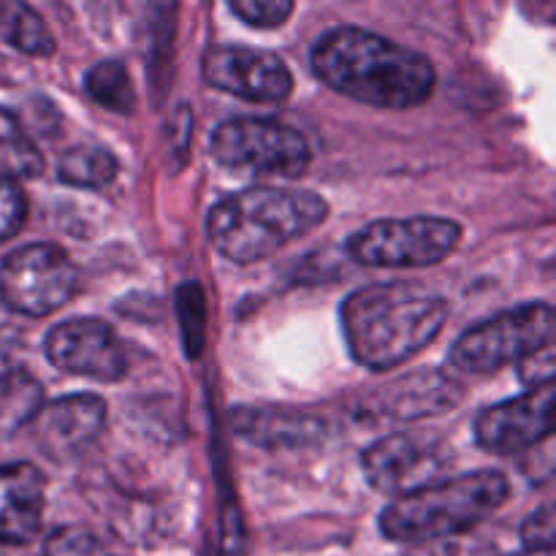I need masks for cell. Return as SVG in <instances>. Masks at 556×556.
Masks as SVG:
<instances>
[{
	"label": "cell",
	"instance_id": "22",
	"mask_svg": "<svg viewBox=\"0 0 556 556\" xmlns=\"http://www.w3.org/2000/svg\"><path fill=\"white\" fill-rule=\"evenodd\" d=\"M27 342L14 326H0V396L9 394L25 378Z\"/></svg>",
	"mask_w": 556,
	"mask_h": 556
},
{
	"label": "cell",
	"instance_id": "12",
	"mask_svg": "<svg viewBox=\"0 0 556 556\" xmlns=\"http://www.w3.org/2000/svg\"><path fill=\"white\" fill-rule=\"evenodd\" d=\"M554 432V383L538 386L516 400L483 407L476 418L478 448L492 456H516Z\"/></svg>",
	"mask_w": 556,
	"mask_h": 556
},
{
	"label": "cell",
	"instance_id": "25",
	"mask_svg": "<svg viewBox=\"0 0 556 556\" xmlns=\"http://www.w3.org/2000/svg\"><path fill=\"white\" fill-rule=\"evenodd\" d=\"M521 541L530 552L548 554L554 548V510L552 505H543L541 510L530 516L521 527Z\"/></svg>",
	"mask_w": 556,
	"mask_h": 556
},
{
	"label": "cell",
	"instance_id": "6",
	"mask_svg": "<svg viewBox=\"0 0 556 556\" xmlns=\"http://www.w3.org/2000/svg\"><path fill=\"white\" fill-rule=\"evenodd\" d=\"M212 155L233 172L299 179L313 163V147L302 130L280 119L231 117L212 134Z\"/></svg>",
	"mask_w": 556,
	"mask_h": 556
},
{
	"label": "cell",
	"instance_id": "1",
	"mask_svg": "<svg viewBox=\"0 0 556 556\" xmlns=\"http://www.w3.org/2000/svg\"><path fill=\"white\" fill-rule=\"evenodd\" d=\"M313 74L340 96L375 109H416L432 98L438 74L427 54L364 27L326 30L309 52Z\"/></svg>",
	"mask_w": 556,
	"mask_h": 556
},
{
	"label": "cell",
	"instance_id": "5",
	"mask_svg": "<svg viewBox=\"0 0 556 556\" xmlns=\"http://www.w3.org/2000/svg\"><path fill=\"white\" fill-rule=\"evenodd\" d=\"M554 345V307L546 302L521 304L516 309L481 320L451 348V367L470 375L500 372L508 364L527 362Z\"/></svg>",
	"mask_w": 556,
	"mask_h": 556
},
{
	"label": "cell",
	"instance_id": "21",
	"mask_svg": "<svg viewBox=\"0 0 556 556\" xmlns=\"http://www.w3.org/2000/svg\"><path fill=\"white\" fill-rule=\"evenodd\" d=\"M43 556H114L101 543V538L92 535L85 527H60L43 543Z\"/></svg>",
	"mask_w": 556,
	"mask_h": 556
},
{
	"label": "cell",
	"instance_id": "4",
	"mask_svg": "<svg viewBox=\"0 0 556 556\" xmlns=\"http://www.w3.org/2000/svg\"><path fill=\"white\" fill-rule=\"evenodd\" d=\"M508 497L510 483L497 470L443 478L432 486L396 497L380 514V532L394 543L445 541L481 527Z\"/></svg>",
	"mask_w": 556,
	"mask_h": 556
},
{
	"label": "cell",
	"instance_id": "3",
	"mask_svg": "<svg viewBox=\"0 0 556 556\" xmlns=\"http://www.w3.org/2000/svg\"><path fill=\"white\" fill-rule=\"evenodd\" d=\"M329 201L313 190L271 185L239 190L217 201L206 217L212 248L233 264H258L324 226Z\"/></svg>",
	"mask_w": 556,
	"mask_h": 556
},
{
	"label": "cell",
	"instance_id": "14",
	"mask_svg": "<svg viewBox=\"0 0 556 556\" xmlns=\"http://www.w3.org/2000/svg\"><path fill=\"white\" fill-rule=\"evenodd\" d=\"M47 481L30 462L0 465V546H27L41 532Z\"/></svg>",
	"mask_w": 556,
	"mask_h": 556
},
{
	"label": "cell",
	"instance_id": "11",
	"mask_svg": "<svg viewBox=\"0 0 556 556\" xmlns=\"http://www.w3.org/2000/svg\"><path fill=\"white\" fill-rule=\"evenodd\" d=\"M43 356L60 372L98 383H117L128 369L123 340L98 318H71L49 329L43 337Z\"/></svg>",
	"mask_w": 556,
	"mask_h": 556
},
{
	"label": "cell",
	"instance_id": "26",
	"mask_svg": "<svg viewBox=\"0 0 556 556\" xmlns=\"http://www.w3.org/2000/svg\"><path fill=\"white\" fill-rule=\"evenodd\" d=\"M0 556H3V546H0Z\"/></svg>",
	"mask_w": 556,
	"mask_h": 556
},
{
	"label": "cell",
	"instance_id": "2",
	"mask_svg": "<svg viewBox=\"0 0 556 556\" xmlns=\"http://www.w3.org/2000/svg\"><path fill=\"white\" fill-rule=\"evenodd\" d=\"M340 320L353 362L389 372L438 340L448 320V302L416 282H375L342 302Z\"/></svg>",
	"mask_w": 556,
	"mask_h": 556
},
{
	"label": "cell",
	"instance_id": "8",
	"mask_svg": "<svg viewBox=\"0 0 556 556\" xmlns=\"http://www.w3.org/2000/svg\"><path fill=\"white\" fill-rule=\"evenodd\" d=\"M79 291V269L60 244L16 248L0 264V302L25 318H47Z\"/></svg>",
	"mask_w": 556,
	"mask_h": 556
},
{
	"label": "cell",
	"instance_id": "15",
	"mask_svg": "<svg viewBox=\"0 0 556 556\" xmlns=\"http://www.w3.org/2000/svg\"><path fill=\"white\" fill-rule=\"evenodd\" d=\"M231 427L239 438L264 448H293V445L318 443L326 434V424L307 413L264 410V407H239L231 416Z\"/></svg>",
	"mask_w": 556,
	"mask_h": 556
},
{
	"label": "cell",
	"instance_id": "24",
	"mask_svg": "<svg viewBox=\"0 0 556 556\" xmlns=\"http://www.w3.org/2000/svg\"><path fill=\"white\" fill-rule=\"evenodd\" d=\"M228 9L248 25L261 27V30H271V27L286 25L288 16L296 11L291 0H231Z\"/></svg>",
	"mask_w": 556,
	"mask_h": 556
},
{
	"label": "cell",
	"instance_id": "18",
	"mask_svg": "<svg viewBox=\"0 0 556 556\" xmlns=\"http://www.w3.org/2000/svg\"><path fill=\"white\" fill-rule=\"evenodd\" d=\"M43 172V155L14 112L0 106V177L36 179Z\"/></svg>",
	"mask_w": 556,
	"mask_h": 556
},
{
	"label": "cell",
	"instance_id": "19",
	"mask_svg": "<svg viewBox=\"0 0 556 556\" xmlns=\"http://www.w3.org/2000/svg\"><path fill=\"white\" fill-rule=\"evenodd\" d=\"M117 157L101 144L71 147L58 161V179L71 188H106L117 177Z\"/></svg>",
	"mask_w": 556,
	"mask_h": 556
},
{
	"label": "cell",
	"instance_id": "10",
	"mask_svg": "<svg viewBox=\"0 0 556 556\" xmlns=\"http://www.w3.org/2000/svg\"><path fill=\"white\" fill-rule=\"evenodd\" d=\"M201 74L212 90L250 103H282L293 92V74L286 60L266 49L237 43L215 47L206 52Z\"/></svg>",
	"mask_w": 556,
	"mask_h": 556
},
{
	"label": "cell",
	"instance_id": "16",
	"mask_svg": "<svg viewBox=\"0 0 556 556\" xmlns=\"http://www.w3.org/2000/svg\"><path fill=\"white\" fill-rule=\"evenodd\" d=\"M459 400L462 386L454 383L443 372L410 375V378L396 380L394 386H389L380 394L383 413H389L391 418H405V421H416V418L424 416H438V413L459 405Z\"/></svg>",
	"mask_w": 556,
	"mask_h": 556
},
{
	"label": "cell",
	"instance_id": "17",
	"mask_svg": "<svg viewBox=\"0 0 556 556\" xmlns=\"http://www.w3.org/2000/svg\"><path fill=\"white\" fill-rule=\"evenodd\" d=\"M0 38L30 58H49L58 47L41 14L20 0H0Z\"/></svg>",
	"mask_w": 556,
	"mask_h": 556
},
{
	"label": "cell",
	"instance_id": "23",
	"mask_svg": "<svg viewBox=\"0 0 556 556\" xmlns=\"http://www.w3.org/2000/svg\"><path fill=\"white\" fill-rule=\"evenodd\" d=\"M27 212H30V204H27L25 188L14 179L0 177V244L14 239L25 228Z\"/></svg>",
	"mask_w": 556,
	"mask_h": 556
},
{
	"label": "cell",
	"instance_id": "7",
	"mask_svg": "<svg viewBox=\"0 0 556 556\" xmlns=\"http://www.w3.org/2000/svg\"><path fill=\"white\" fill-rule=\"evenodd\" d=\"M462 242V226L451 217H389L364 226L345 250L356 264L372 269H421L448 258Z\"/></svg>",
	"mask_w": 556,
	"mask_h": 556
},
{
	"label": "cell",
	"instance_id": "20",
	"mask_svg": "<svg viewBox=\"0 0 556 556\" xmlns=\"http://www.w3.org/2000/svg\"><path fill=\"white\" fill-rule=\"evenodd\" d=\"M87 96L114 114H130L136 109V90L128 68L119 60H101L85 74Z\"/></svg>",
	"mask_w": 556,
	"mask_h": 556
},
{
	"label": "cell",
	"instance_id": "9",
	"mask_svg": "<svg viewBox=\"0 0 556 556\" xmlns=\"http://www.w3.org/2000/svg\"><path fill=\"white\" fill-rule=\"evenodd\" d=\"M451 465H454L451 445L438 434L427 432L389 434L375 440L362 454L369 486L394 500L443 481Z\"/></svg>",
	"mask_w": 556,
	"mask_h": 556
},
{
	"label": "cell",
	"instance_id": "13",
	"mask_svg": "<svg viewBox=\"0 0 556 556\" xmlns=\"http://www.w3.org/2000/svg\"><path fill=\"white\" fill-rule=\"evenodd\" d=\"M106 427V402L98 394H71L43 407L36 434L49 459H74L85 454Z\"/></svg>",
	"mask_w": 556,
	"mask_h": 556
}]
</instances>
